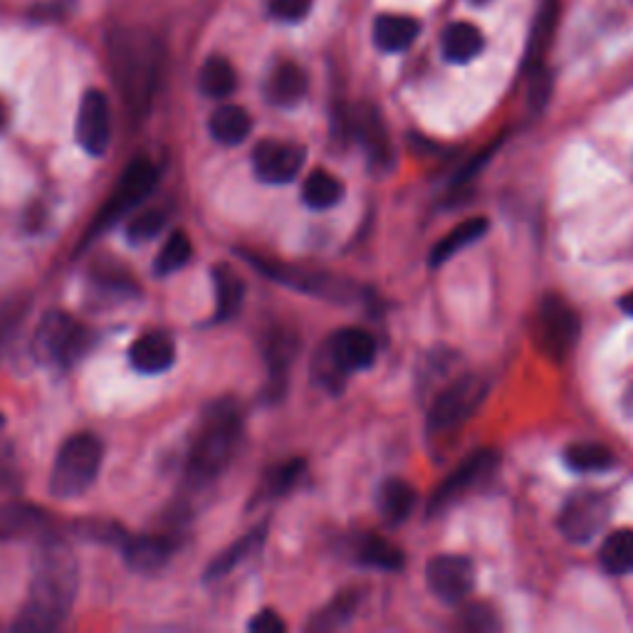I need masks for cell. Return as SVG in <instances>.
<instances>
[{
    "label": "cell",
    "instance_id": "cell-1",
    "mask_svg": "<svg viewBox=\"0 0 633 633\" xmlns=\"http://www.w3.org/2000/svg\"><path fill=\"white\" fill-rule=\"evenodd\" d=\"M77 592V564L67 545L50 542L45 545L38 567H35L30 596L25 601L15 629L21 631H52L70 613Z\"/></svg>",
    "mask_w": 633,
    "mask_h": 633
},
{
    "label": "cell",
    "instance_id": "cell-2",
    "mask_svg": "<svg viewBox=\"0 0 633 633\" xmlns=\"http://www.w3.org/2000/svg\"><path fill=\"white\" fill-rule=\"evenodd\" d=\"M110 60L126 102L132 107H147L157 89L161 67L157 38L144 30H114L110 38Z\"/></svg>",
    "mask_w": 633,
    "mask_h": 633
},
{
    "label": "cell",
    "instance_id": "cell-3",
    "mask_svg": "<svg viewBox=\"0 0 633 633\" xmlns=\"http://www.w3.org/2000/svg\"><path fill=\"white\" fill-rule=\"evenodd\" d=\"M240 411L231 399L213 404L206 411L201 433H198L191 450V466H188L198 483L221 475L225 466L231 463L240 440Z\"/></svg>",
    "mask_w": 633,
    "mask_h": 633
},
{
    "label": "cell",
    "instance_id": "cell-4",
    "mask_svg": "<svg viewBox=\"0 0 633 633\" xmlns=\"http://www.w3.org/2000/svg\"><path fill=\"white\" fill-rule=\"evenodd\" d=\"M102 468V443L89 433H79L62 443L50 475V493L62 500L85 495L95 485Z\"/></svg>",
    "mask_w": 633,
    "mask_h": 633
},
{
    "label": "cell",
    "instance_id": "cell-5",
    "mask_svg": "<svg viewBox=\"0 0 633 633\" xmlns=\"http://www.w3.org/2000/svg\"><path fill=\"white\" fill-rule=\"evenodd\" d=\"M95 334L65 312H50L35 332V355L48 364L70 367L92 345Z\"/></svg>",
    "mask_w": 633,
    "mask_h": 633
},
{
    "label": "cell",
    "instance_id": "cell-6",
    "mask_svg": "<svg viewBox=\"0 0 633 633\" xmlns=\"http://www.w3.org/2000/svg\"><path fill=\"white\" fill-rule=\"evenodd\" d=\"M579 332H582V322H579L576 310L564 297H542L535 314V337L539 349L549 359H567L569 351L576 347Z\"/></svg>",
    "mask_w": 633,
    "mask_h": 633
},
{
    "label": "cell",
    "instance_id": "cell-7",
    "mask_svg": "<svg viewBox=\"0 0 633 633\" xmlns=\"http://www.w3.org/2000/svg\"><path fill=\"white\" fill-rule=\"evenodd\" d=\"M485 394H487L485 378L475 374L456 378V382L443 388L438 399L433 401L429 413V429L433 433L458 429L460 423H466L470 415L481 409Z\"/></svg>",
    "mask_w": 633,
    "mask_h": 633
},
{
    "label": "cell",
    "instance_id": "cell-8",
    "mask_svg": "<svg viewBox=\"0 0 633 633\" xmlns=\"http://www.w3.org/2000/svg\"><path fill=\"white\" fill-rule=\"evenodd\" d=\"M611 518V500L609 495L586 491L574 493L564 502L562 512H559V532L574 545H586L596 535H601L606 522Z\"/></svg>",
    "mask_w": 633,
    "mask_h": 633
},
{
    "label": "cell",
    "instance_id": "cell-9",
    "mask_svg": "<svg viewBox=\"0 0 633 633\" xmlns=\"http://www.w3.org/2000/svg\"><path fill=\"white\" fill-rule=\"evenodd\" d=\"M497 468V454L495 450H475V454H470L463 463H460L456 470H450V475L443 481L436 493L431 497V505H429V512L436 514L440 510H446L454 505L460 497L468 495L473 487H477L481 483H485L487 477L495 473Z\"/></svg>",
    "mask_w": 633,
    "mask_h": 633
},
{
    "label": "cell",
    "instance_id": "cell-10",
    "mask_svg": "<svg viewBox=\"0 0 633 633\" xmlns=\"http://www.w3.org/2000/svg\"><path fill=\"white\" fill-rule=\"evenodd\" d=\"M246 260H250L252 265H256L260 273H265L270 280H275V283H283L293 289H300V293L327 297V300H334V297H339V300H351V285L342 283V280L332 275L312 273V270H305V268L280 265V262L248 256V252H246Z\"/></svg>",
    "mask_w": 633,
    "mask_h": 633
},
{
    "label": "cell",
    "instance_id": "cell-11",
    "mask_svg": "<svg viewBox=\"0 0 633 633\" xmlns=\"http://www.w3.org/2000/svg\"><path fill=\"white\" fill-rule=\"evenodd\" d=\"M307 151L300 144L265 139L252 149V171L262 184L283 186L295 181L305 166Z\"/></svg>",
    "mask_w": 633,
    "mask_h": 633
},
{
    "label": "cell",
    "instance_id": "cell-12",
    "mask_svg": "<svg viewBox=\"0 0 633 633\" xmlns=\"http://www.w3.org/2000/svg\"><path fill=\"white\" fill-rule=\"evenodd\" d=\"M157 181H159V174L151 161L134 159L132 164L124 169L120 186H116L110 206H107L102 215H99V221H97L99 228H107V225L120 221L124 213L134 211V208H137L144 198L153 191V188H157Z\"/></svg>",
    "mask_w": 633,
    "mask_h": 633
},
{
    "label": "cell",
    "instance_id": "cell-13",
    "mask_svg": "<svg viewBox=\"0 0 633 633\" xmlns=\"http://www.w3.org/2000/svg\"><path fill=\"white\" fill-rule=\"evenodd\" d=\"M75 137L89 157H104L107 149H110L112 110L110 99L99 92V89H89V92H85L83 102H79Z\"/></svg>",
    "mask_w": 633,
    "mask_h": 633
},
{
    "label": "cell",
    "instance_id": "cell-14",
    "mask_svg": "<svg viewBox=\"0 0 633 633\" xmlns=\"http://www.w3.org/2000/svg\"><path fill=\"white\" fill-rule=\"evenodd\" d=\"M431 592L446 604H463L475 586V567L468 557L438 555L426 564Z\"/></svg>",
    "mask_w": 633,
    "mask_h": 633
},
{
    "label": "cell",
    "instance_id": "cell-15",
    "mask_svg": "<svg viewBox=\"0 0 633 633\" xmlns=\"http://www.w3.org/2000/svg\"><path fill=\"white\" fill-rule=\"evenodd\" d=\"M347 132L355 137L372 159V164L386 166L392 161V139H388L384 116L372 104H357L345 114Z\"/></svg>",
    "mask_w": 633,
    "mask_h": 633
},
{
    "label": "cell",
    "instance_id": "cell-16",
    "mask_svg": "<svg viewBox=\"0 0 633 633\" xmlns=\"http://www.w3.org/2000/svg\"><path fill=\"white\" fill-rule=\"evenodd\" d=\"M330 367L337 374H351L369 369L376 359V339L361 327L339 330L327 345Z\"/></svg>",
    "mask_w": 633,
    "mask_h": 633
},
{
    "label": "cell",
    "instance_id": "cell-17",
    "mask_svg": "<svg viewBox=\"0 0 633 633\" xmlns=\"http://www.w3.org/2000/svg\"><path fill=\"white\" fill-rule=\"evenodd\" d=\"M129 361H132V367L141 374H149V376L164 374L176 364V347L166 334H161V332L144 334V337H139L132 345Z\"/></svg>",
    "mask_w": 633,
    "mask_h": 633
},
{
    "label": "cell",
    "instance_id": "cell-18",
    "mask_svg": "<svg viewBox=\"0 0 633 633\" xmlns=\"http://www.w3.org/2000/svg\"><path fill=\"white\" fill-rule=\"evenodd\" d=\"M297 351H300V339H297L295 332L280 327V330H273L268 334V339H265V364H268V372H270V382H273V388H270V394H283L285 392L289 367H293Z\"/></svg>",
    "mask_w": 633,
    "mask_h": 633
},
{
    "label": "cell",
    "instance_id": "cell-19",
    "mask_svg": "<svg viewBox=\"0 0 633 633\" xmlns=\"http://www.w3.org/2000/svg\"><path fill=\"white\" fill-rule=\"evenodd\" d=\"M307 87H310V79L297 62H280L268 75L265 97L275 107H295L305 99Z\"/></svg>",
    "mask_w": 633,
    "mask_h": 633
},
{
    "label": "cell",
    "instance_id": "cell-20",
    "mask_svg": "<svg viewBox=\"0 0 633 633\" xmlns=\"http://www.w3.org/2000/svg\"><path fill=\"white\" fill-rule=\"evenodd\" d=\"M559 23V0H542V8L537 13V21L532 25L528 52H524V72L545 70V60L549 52V45L555 40V30Z\"/></svg>",
    "mask_w": 633,
    "mask_h": 633
},
{
    "label": "cell",
    "instance_id": "cell-21",
    "mask_svg": "<svg viewBox=\"0 0 633 633\" xmlns=\"http://www.w3.org/2000/svg\"><path fill=\"white\" fill-rule=\"evenodd\" d=\"M421 33V25L411 15H378L374 23V42L382 52L409 50Z\"/></svg>",
    "mask_w": 633,
    "mask_h": 633
},
{
    "label": "cell",
    "instance_id": "cell-22",
    "mask_svg": "<svg viewBox=\"0 0 633 633\" xmlns=\"http://www.w3.org/2000/svg\"><path fill=\"white\" fill-rule=\"evenodd\" d=\"M443 58L454 65H466L475 60L485 48V35L473 23H450L440 38Z\"/></svg>",
    "mask_w": 633,
    "mask_h": 633
},
{
    "label": "cell",
    "instance_id": "cell-23",
    "mask_svg": "<svg viewBox=\"0 0 633 633\" xmlns=\"http://www.w3.org/2000/svg\"><path fill=\"white\" fill-rule=\"evenodd\" d=\"M415 500H419V495H415L413 485L401 481V477H388L376 493L378 512H382L386 524H401L409 520L415 508Z\"/></svg>",
    "mask_w": 633,
    "mask_h": 633
},
{
    "label": "cell",
    "instance_id": "cell-24",
    "mask_svg": "<svg viewBox=\"0 0 633 633\" xmlns=\"http://www.w3.org/2000/svg\"><path fill=\"white\" fill-rule=\"evenodd\" d=\"M174 555V542L169 537H134L124 545V557L134 572H157Z\"/></svg>",
    "mask_w": 633,
    "mask_h": 633
},
{
    "label": "cell",
    "instance_id": "cell-25",
    "mask_svg": "<svg viewBox=\"0 0 633 633\" xmlns=\"http://www.w3.org/2000/svg\"><path fill=\"white\" fill-rule=\"evenodd\" d=\"M208 129H211V137L219 144H225V147H238V144H243L250 137L252 120L243 107L223 104L211 114V120H208Z\"/></svg>",
    "mask_w": 633,
    "mask_h": 633
},
{
    "label": "cell",
    "instance_id": "cell-26",
    "mask_svg": "<svg viewBox=\"0 0 633 633\" xmlns=\"http://www.w3.org/2000/svg\"><path fill=\"white\" fill-rule=\"evenodd\" d=\"M487 228H491V223H487V219H483V215H475V219L456 225V228L443 235V238L436 243V248L431 250V265L438 268L443 265V262H448L450 258H454L456 252L473 246V243L483 238Z\"/></svg>",
    "mask_w": 633,
    "mask_h": 633
},
{
    "label": "cell",
    "instance_id": "cell-27",
    "mask_svg": "<svg viewBox=\"0 0 633 633\" xmlns=\"http://www.w3.org/2000/svg\"><path fill=\"white\" fill-rule=\"evenodd\" d=\"M213 287H215V314L219 320H233L240 312L243 300H246V283L235 273L231 265L213 268Z\"/></svg>",
    "mask_w": 633,
    "mask_h": 633
},
{
    "label": "cell",
    "instance_id": "cell-28",
    "mask_svg": "<svg viewBox=\"0 0 633 633\" xmlns=\"http://www.w3.org/2000/svg\"><path fill=\"white\" fill-rule=\"evenodd\" d=\"M238 87L235 67L225 58H208L198 72V89L211 99H225Z\"/></svg>",
    "mask_w": 633,
    "mask_h": 633
},
{
    "label": "cell",
    "instance_id": "cell-29",
    "mask_svg": "<svg viewBox=\"0 0 633 633\" xmlns=\"http://www.w3.org/2000/svg\"><path fill=\"white\" fill-rule=\"evenodd\" d=\"M599 562L613 576L633 574V530H617L604 539Z\"/></svg>",
    "mask_w": 633,
    "mask_h": 633
},
{
    "label": "cell",
    "instance_id": "cell-30",
    "mask_svg": "<svg viewBox=\"0 0 633 633\" xmlns=\"http://www.w3.org/2000/svg\"><path fill=\"white\" fill-rule=\"evenodd\" d=\"M345 196V186L337 176L327 174V171H312L310 176L305 178L302 186V201L305 206H310L312 211H327V208L337 206Z\"/></svg>",
    "mask_w": 633,
    "mask_h": 633
},
{
    "label": "cell",
    "instance_id": "cell-31",
    "mask_svg": "<svg viewBox=\"0 0 633 633\" xmlns=\"http://www.w3.org/2000/svg\"><path fill=\"white\" fill-rule=\"evenodd\" d=\"M564 463L574 470V473H604L617 466L611 448L601 446V443H572L564 450Z\"/></svg>",
    "mask_w": 633,
    "mask_h": 633
},
{
    "label": "cell",
    "instance_id": "cell-32",
    "mask_svg": "<svg viewBox=\"0 0 633 633\" xmlns=\"http://www.w3.org/2000/svg\"><path fill=\"white\" fill-rule=\"evenodd\" d=\"M262 539H265V528H258V530H252L250 535L243 537L240 542H235L231 549H225L223 555L215 557V562L206 569L208 582H211V579H221L228 572H233V569L238 567L243 559L250 557L252 551H256L262 545Z\"/></svg>",
    "mask_w": 633,
    "mask_h": 633
},
{
    "label": "cell",
    "instance_id": "cell-33",
    "mask_svg": "<svg viewBox=\"0 0 633 633\" xmlns=\"http://www.w3.org/2000/svg\"><path fill=\"white\" fill-rule=\"evenodd\" d=\"M357 559L361 564L376 567V569H401L404 567V551L382 537H361L357 547Z\"/></svg>",
    "mask_w": 633,
    "mask_h": 633
},
{
    "label": "cell",
    "instance_id": "cell-34",
    "mask_svg": "<svg viewBox=\"0 0 633 633\" xmlns=\"http://www.w3.org/2000/svg\"><path fill=\"white\" fill-rule=\"evenodd\" d=\"M191 256H194V246H191V240H188V235L176 231L169 235V240L164 243V248H161L153 270H157V275L169 277L178 273L181 268H186Z\"/></svg>",
    "mask_w": 633,
    "mask_h": 633
},
{
    "label": "cell",
    "instance_id": "cell-35",
    "mask_svg": "<svg viewBox=\"0 0 633 633\" xmlns=\"http://www.w3.org/2000/svg\"><path fill=\"white\" fill-rule=\"evenodd\" d=\"M355 609H357V596L355 594H342L334 599L330 606H324V609L316 613V617L310 621V631H337L342 626H347L355 617Z\"/></svg>",
    "mask_w": 633,
    "mask_h": 633
},
{
    "label": "cell",
    "instance_id": "cell-36",
    "mask_svg": "<svg viewBox=\"0 0 633 633\" xmlns=\"http://www.w3.org/2000/svg\"><path fill=\"white\" fill-rule=\"evenodd\" d=\"M42 524V514L25 508H0V535H23Z\"/></svg>",
    "mask_w": 633,
    "mask_h": 633
},
{
    "label": "cell",
    "instance_id": "cell-37",
    "mask_svg": "<svg viewBox=\"0 0 633 633\" xmlns=\"http://www.w3.org/2000/svg\"><path fill=\"white\" fill-rule=\"evenodd\" d=\"M164 223L166 215L161 211H144L126 225V238L132 243H149L151 238H157L159 231L164 228Z\"/></svg>",
    "mask_w": 633,
    "mask_h": 633
},
{
    "label": "cell",
    "instance_id": "cell-38",
    "mask_svg": "<svg viewBox=\"0 0 633 633\" xmlns=\"http://www.w3.org/2000/svg\"><path fill=\"white\" fill-rule=\"evenodd\" d=\"M302 470H305V460H300V458L287 460V463L277 466L275 470H270V475L265 477L268 493L270 495H283V493H287L289 487H293L297 481H300Z\"/></svg>",
    "mask_w": 633,
    "mask_h": 633
},
{
    "label": "cell",
    "instance_id": "cell-39",
    "mask_svg": "<svg viewBox=\"0 0 633 633\" xmlns=\"http://www.w3.org/2000/svg\"><path fill=\"white\" fill-rule=\"evenodd\" d=\"M460 623H463V629L477 631V633L500 629L497 613L487 604H470L468 609L463 611V617H460Z\"/></svg>",
    "mask_w": 633,
    "mask_h": 633
},
{
    "label": "cell",
    "instance_id": "cell-40",
    "mask_svg": "<svg viewBox=\"0 0 633 633\" xmlns=\"http://www.w3.org/2000/svg\"><path fill=\"white\" fill-rule=\"evenodd\" d=\"M314 0H268V11L275 21L300 23L310 15Z\"/></svg>",
    "mask_w": 633,
    "mask_h": 633
},
{
    "label": "cell",
    "instance_id": "cell-41",
    "mask_svg": "<svg viewBox=\"0 0 633 633\" xmlns=\"http://www.w3.org/2000/svg\"><path fill=\"white\" fill-rule=\"evenodd\" d=\"M72 3L75 0H50V3H38L33 8V21L48 23V21H60L72 11Z\"/></svg>",
    "mask_w": 633,
    "mask_h": 633
},
{
    "label": "cell",
    "instance_id": "cell-42",
    "mask_svg": "<svg viewBox=\"0 0 633 633\" xmlns=\"http://www.w3.org/2000/svg\"><path fill=\"white\" fill-rule=\"evenodd\" d=\"M248 629L252 633H283L287 626L275 611H260L258 617L248 623Z\"/></svg>",
    "mask_w": 633,
    "mask_h": 633
},
{
    "label": "cell",
    "instance_id": "cell-43",
    "mask_svg": "<svg viewBox=\"0 0 633 633\" xmlns=\"http://www.w3.org/2000/svg\"><path fill=\"white\" fill-rule=\"evenodd\" d=\"M623 411H626L629 419H633V384L629 386V392L623 394Z\"/></svg>",
    "mask_w": 633,
    "mask_h": 633
},
{
    "label": "cell",
    "instance_id": "cell-44",
    "mask_svg": "<svg viewBox=\"0 0 633 633\" xmlns=\"http://www.w3.org/2000/svg\"><path fill=\"white\" fill-rule=\"evenodd\" d=\"M621 310L626 312L629 316H633V293H629L626 297H623V300H621Z\"/></svg>",
    "mask_w": 633,
    "mask_h": 633
},
{
    "label": "cell",
    "instance_id": "cell-45",
    "mask_svg": "<svg viewBox=\"0 0 633 633\" xmlns=\"http://www.w3.org/2000/svg\"><path fill=\"white\" fill-rule=\"evenodd\" d=\"M5 124H8V107L3 104V99H0V132L5 129Z\"/></svg>",
    "mask_w": 633,
    "mask_h": 633
},
{
    "label": "cell",
    "instance_id": "cell-46",
    "mask_svg": "<svg viewBox=\"0 0 633 633\" xmlns=\"http://www.w3.org/2000/svg\"><path fill=\"white\" fill-rule=\"evenodd\" d=\"M3 423H5V419H3V413H0V429H3Z\"/></svg>",
    "mask_w": 633,
    "mask_h": 633
},
{
    "label": "cell",
    "instance_id": "cell-47",
    "mask_svg": "<svg viewBox=\"0 0 633 633\" xmlns=\"http://www.w3.org/2000/svg\"><path fill=\"white\" fill-rule=\"evenodd\" d=\"M473 3H487V0H473Z\"/></svg>",
    "mask_w": 633,
    "mask_h": 633
}]
</instances>
